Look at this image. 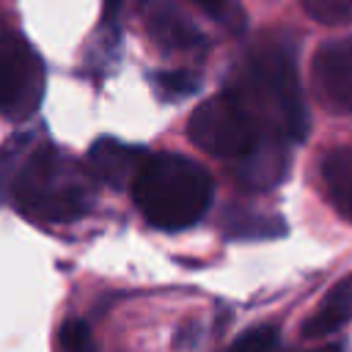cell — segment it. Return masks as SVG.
<instances>
[{
	"instance_id": "1",
	"label": "cell",
	"mask_w": 352,
	"mask_h": 352,
	"mask_svg": "<svg viewBox=\"0 0 352 352\" xmlns=\"http://www.w3.org/2000/svg\"><path fill=\"white\" fill-rule=\"evenodd\" d=\"M94 170L82 168L66 151L44 143L22 154L8 198L14 206L41 223H72L94 204Z\"/></svg>"
},
{
	"instance_id": "2",
	"label": "cell",
	"mask_w": 352,
	"mask_h": 352,
	"mask_svg": "<svg viewBox=\"0 0 352 352\" xmlns=\"http://www.w3.org/2000/svg\"><path fill=\"white\" fill-rule=\"evenodd\" d=\"M256 116L264 129L286 140H302L308 132V110L300 91L292 41L267 36L256 44L242 66V80L231 91Z\"/></svg>"
},
{
	"instance_id": "3",
	"label": "cell",
	"mask_w": 352,
	"mask_h": 352,
	"mask_svg": "<svg viewBox=\"0 0 352 352\" xmlns=\"http://www.w3.org/2000/svg\"><path fill=\"white\" fill-rule=\"evenodd\" d=\"M132 190L143 217L162 231H179L198 223L214 195L209 170L173 151L146 157Z\"/></svg>"
},
{
	"instance_id": "4",
	"label": "cell",
	"mask_w": 352,
	"mask_h": 352,
	"mask_svg": "<svg viewBox=\"0 0 352 352\" xmlns=\"http://www.w3.org/2000/svg\"><path fill=\"white\" fill-rule=\"evenodd\" d=\"M261 132L264 126L231 91L201 102L187 121V135L198 148L234 162L258 140Z\"/></svg>"
},
{
	"instance_id": "5",
	"label": "cell",
	"mask_w": 352,
	"mask_h": 352,
	"mask_svg": "<svg viewBox=\"0 0 352 352\" xmlns=\"http://www.w3.org/2000/svg\"><path fill=\"white\" fill-rule=\"evenodd\" d=\"M47 85V69L38 52L19 36L3 33L0 36V113L11 121L30 118Z\"/></svg>"
},
{
	"instance_id": "6",
	"label": "cell",
	"mask_w": 352,
	"mask_h": 352,
	"mask_svg": "<svg viewBox=\"0 0 352 352\" xmlns=\"http://www.w3.org/2000/svg\"><path fill=\"white\" fill-rule=\"evenodd\" d=\"M311 80L330 113H352V36L330 38L314 52Z\"/></svg>"
},
{
	"instance_id": "7",
	"label": "cell",
	"mask_w": 352,
	"mask_h": 352,
	"mask_svg": "<svg viewBox=\"0 0 352 352\" xmlns=\"http://www.w3.org/2000/svg\"><path fill=\"white\" fill-rule=\"evenodd\" d=\"M234 170H236L239 184L248 190H270V187L280 184L289 170L286 138L272 129H264L258 135V140L236 160Z\"/></svg>"
},
{
	"instance_id": "8",
	"label": "cell",
	"mask_w": 352,
	"mask_h": 352,
	"mask_svg": "<svg viewBox=\"0 0 352 352\" xmlns=\"http://www.w3.org/2000/svg\"><path fill=\"white\" fill-rule=\"evenodd\" d=\"M143 160L146 157H140V148L121 143L116 138H99L88 148V165L94 176L110 187H126L129 182H135Z\"/></svg>"
},
{
	"instance_id": "9",
	"label": "cell",
	"mask_w": 352,
	"mask_h": 352,
	"mask_svg": "<svg viewBox=\"0 0 352 352\" xmlns=\"http://www.w3.org/2000/svg\"><path fill=\"white\" fill-rule=\"evenodd\" d=\"M143 14L151 36L165 47L190 50L204 41L201 33L187 22V16L170 0H143Z\"/></svg>"
},
{
	"instance_id": "10",
	"label": "cell",
	"mask_w": 352,
	"mask_h": 352,
	"mask_svg": "<svg viewBox=\"0 0 352 352\" xmlns=\"http://www.w3.org/2000/svg\"><path fill=\"white\" fill-rule=\"evenodd\" d=\"M352 319V275L341 278L319 302V308L308 316L302 324L305 338H324L336 330H341Z\"/></svg>"
},
{
	"instance_id": "11",
	"label": "cell",
	"mask_w": 352,
	"mask_h": 352,
	"mask_svg": "<svg viewBox=\"0 0 352 352\" xmlns=\"http://www.w3.org/2000/svg\"><path fill=\"white\" fill-rule=\"evenodd\" d=\"M322 179L333 206L341 214L352 217V146L333 148L322 160Z\"/></svg>"
},
{
	"instance_id": "12",
	"label": "cell",
	"mask_w": 352,
	"mask_h": 352,
	"mask_svg": "<svg viewBox=\"0 0 352 352\" xmlns=\"http://www.w3.org/2000/svg\"><path fill=\"white\" fill-rule=\"evenodd\" d=\"M226 234L228 236H275L283 234V223L278 217H267V214H256V212H231L226 217Z\"/></svg>"
},
{
	"instance_id": "13",
	"label": "cell",
	"mask_w": 352,
	"mask_h": 352,
	"mask_svg": "<svg viewBox=\"0 0 352 352\" xmlns=\"http://www.w3.org/2000/svg\"><path fill=\"white\" fill-rule=\"evenodd\" d=\"M154 85L165 99H184L190 94L198 91L201 77L187 72V69H170V72H160L154 74Z\"/></svg>"
},
{
	"instance_id": "14",
	"label": "cell",
	"mask_w": 352,
	"mask_h": 352,
	"mask_svg": "<svg viewBox=\"0 0 352 352\" xmlns=\"http://www.w3.org/2000/svg\"><path fill=\"white\" fill-rule=\"evenodd\" d=\"M305 11L324 25L352 22V0H302Z\"/></svg>"
},
{
	"instance_id": "15",
	"label": "cell",
	"mask_w": 352,
	"mask_h": 352,
	"mask_svg": "<svg viewBox=\"0 0 352 352\" xmlns=\"http://www.w3.org/2000/svg\"><path fill=\"white\" fill-rule=\"evenodd\" d=\"M278 346V330L264 324V327H253L248 333H242L228 352H272Z\"/></svg>"
},
{
	"instance_id": "16",
	"label": "cell",
	"mask_w": 352,
	"mask_h": 352,
	"mask_svg": "<svg viewBox=\"0 0 352 352\" xmlns=\"http://www.w3.org/2000/svg\"><path fill=\"white\" fill-rule=\"evenodd\" d=\"M60 346H63V352H94V333H91L88 322L69 319L60 327Z\"/></svg>"
},
{
	"instance_id": "17",
	"label": "cell",
	"mask_w": 352,
	"mask_h": 352,
	"mask_svg": "<svg viewBox=\"0 0 352 352\" xmlns=\"http://www.w3.org/2000/svg\"><path fill=\"white\" fill-rule=\"evenodd\" d=\"M190 3L198 6L201 11H206L209 16H217V19H223L226 11L231 8V0H190Z\"/></svg>"
},
{
	"instance_id": "18",
	"label": "cell",
	"mask_w": 352,
	"mask_h": 352,
	"mask_svg": "<svg viewBox=\"0 0 352 352\" xmlns=\"http://www.w3.org/2000/svg\"><path fill=\"white\" fill-rule=\"evenodd\" d=\"M308 352H344L341 344H324V346H316V349H308Z\"/></svg>"
}]
</instances>
